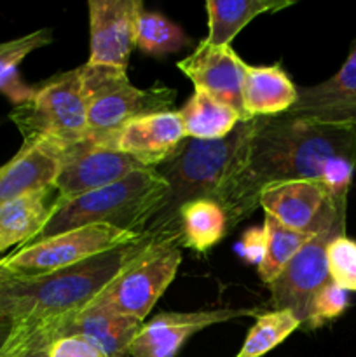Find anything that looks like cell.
<instances>
[{
  "label": "cell",
  "instance_id": "obj_13",
  "mask_svg": "<svg viewBox=\"0 0 356 357\" xmlns=\"http://www.w3.org/2000/svg\"><path fill=\"white\" fill-rule=\"evenodd\" d=\"M260 309H215L199 312H164L143 324L129 347V357H175L185 342L205 328L241 317H258Z\"/></svg>",
  "mask_w": 356,
  "mask_h": 357
},
{
  "label": "cell",
  "instance_id": "obj_18",
  "mask_svg": "<svg viewBox=\"0 0 356 357\" xmlns=\"http://www.w3.org/2000/svg\"><path fill=\"white\" fill-rule=\"evenodd\" d=\"M286 114L356 124V40L337 73L316 86L299 89V100Z\"/></svg>",
  "mask_w": 356,
  "mask_h": 357
},
{
  "label": "cell",
  "instance_id": "obj_5",
  "mask_svg": "<svg viewBox=\"0 0 356 357\" xmlns=\"http://www.w3.org/2000/svg\"><path fill=\"white\" fill-rule=\"evenodd\" d=\"M89 93L82 66L59 73L34 91L30 100L9 114L23 143L47 142L68 150L87 136Z\"/></svg>",
  "mask_w": 356,
  "mask_h": 357
},
{
  "label": "cell",
  "instance_id": "obj_24",
  "mask_svg": "<svg viewBox=\"0 0 356 357\" xmlns=\"http://www.w3.org/2000/svg\"><path fill=\"white\" fill-rule=\"evenodd\" d=\"M52 42V33L49 28L31 31L24 37L14 38L9 42H0V93L6 94L14 107L30 100L34 94V87L24 86L20 79V63L30 52L49 45Z\"/></svg>",
  "mask_w": 356,
  "mask_h": 357
},
{
  "label": "cell",
  "instance_id": "obj_10",
  "mask_svg": "<svg viewBox=\"0 0 356 357\" xmlns=\"http://www.w3.org/2000/svg\"><path fill=\"white\" fill-rule=\"evenodd\" d=\"M346 234V218L337 220L313 234L290 260L285 271L267 286L271 291V305L274 310H292L300 323H306L307 305L314 293L330 281L327 265V248L332 239Z\"/></svg>",
  "mask_w": 356,
  "mask_h": 357
},
{
  "label": "cell",
  "instance_id": "obj_7",
  "mask_svg": "<svg viewBox=\"0 0 356 357\" xmlns=\"http://www.w3.org/2000/svg\"><path fill=\"white\" fill-rule=\"evenodd\" d=\"M142 236L117 229L107 223H96L82 229L58 234L30 246L17 248L2 258V265L17 278H38L61 268L86 261L101 253L133 243Z\"/></svg>",
  "mask_w": 356,
  "mask_h": 357
},
{
  "label": "cell",
  "instance_id": "obj_8",
  "mask_svg": "<svg viewBox=\"0 0 356 357\" xmlns=\"http://www.w3.org/2000/svg\"><path fill=\"white\" fill-rule=\"evenodd\" d=\"M181 248V237H171L154 246L138 264L115 278L91 305L145 321L177 275Z\"/></svg>",
  "mask_w": 356,
  "mask_h": 357
},
{
  "label": "cell",
  "instance_id": "obj_14",
  "mask_svg": "<svg viewBox=\"0 0 356 357\" xmlns=\"http://www.w3.org/2000/svg\"><path fill=\"white\" fill-rule=\"evenodd\" d=\"M244 65L232 45H212L206 40L199 42L191 56L177 63L178 70L192 80L195 91L209 94L236 110L243 121H250L243 108Z\"/></svg>",
  "mask_w": 356,
  "mask_h": 357
},
{
  "label": "cell",
  "instance_id": "obj_15",
  "mask_svg": "<svg viewBox=\"0 0 356 357\" xmlns=\"http://www.w3.org/2000/svg\"><path fill=\"white\" fill-rule=\"evenodd\" d=\"M136 3L138 0H91L87 65L126 72L133 49Z\"/></svg>",
  "mask_w": 356,
  "mask_h": 357
},
{
  "label": "cell",
  "instance_id": "obj_34",
  "mask_svg": "<svg viewBox=\"0 0 356 357\" xmlns=\"http://www.w3.org/2000/svg\"><path fill=\"white\" fill-rule=\"evenodd\" d=\"M16 279H20L17 278L16 274H14V272H10L9 268H6L2 265V261H0V286H3V284H7V282H13V281H16Z\"/></svg>",
  "mask_w": 356,
  "mask_h": 357
},
{
  "label": "cell",
  "instance_id": "obj_6",
  "mask_svg": "<svg viewBox=\"0 0 356 357\" xmlns=\"http://www.w3.org/2000/svg\"><path fill=\"white\" fill-rule=\"evenodd\" d=\"M89 93L87 136L108 135L136 117L170 110L177 91L164 86L138 89L122 70L82 65ZM86 136V138H87Z\"/></svg>",
  "mask_w": 356,
  "mask_h": 357
},
{
  "label": "cell",
  "instance_id": "obj_31",
  "mask_svg": "<svg viewBox=\"0 0 356 357\" xmlns=\"http://www.w3.org/2000/svg\"><path fill=\"white\" fill-rule=\"evenodd\" d=\"M49 357H107L80 337H59L49 347Z\"/></svg>",
  "mask_w": 356,
  "mask_h": 357
},
{
  "label": "cell",
  "instance_id": "obj_32",
  "mask_svg": "<svg viewBox=\"0 0 356 357\" xmlns=\"http://www.w3.org/2000/svg\"><path fill=\"white\" fill-rule=\"evenodd\" d=\"M265 248H267V236H265L264 227L260 229H250L244 232L243 239L239 243V255L244 261L250 265H260L265 257Z\"/></svg>",
  "mask_w": 356,
  "mask_h": 357
},
{
  "label": "cell",
  "instance_id": "obj_2",
  "mask_svg": "<svg viewBox=\"0 0 356 357\" xmlns=\"http://www.w3.org/2000/svg\"><path fill=\"white\" fill-rule=\"evenodd\" d=\"M166 239L143 236L86 261L0 286V303L13 321H54L86 309L115 278Z\"/></svg>",
  "mask_w": 356,
  "mask_h": 357
},
{
  "label": "cell",
  "instance_id": "obj_23",
  "mask_svg": "<svg viewBox=\"0 0 356 357\" xmlns=\"http://www.w3.org/2000/svg\"><path fill=\"white\" fill-rule=\"evenodd\" d=\"M225 232V213L213 199H199L181 208L180 236L184 248L195 253H206L223 239Z\"/></svg>",
  "mask_w": 356,
  "mask_h": 357
},
{
  "label": "cell",
  "instance_id": "obj_4",
  "mask_svg": "<svg viewBox=\"0 0 356 357\" xmlns=\"http://www.w3.org/2000/svg\"><path fill=\"white\" fill-rule=\"evenodd\" d=\"M166 192V181L156 167H140L117 183L79 195L61 204L54 202L44 229L27 246L96 223H107L142 236L140 232L143 225Z\"/></svg>",
  "mask_w": 356,
  "mask_h": 357
},
{
  "label": "cell",
  "instance_id": "obj_27",
  "mask_svg": "<svg viewBox=\"0 0 356 357\" xmlns=\"http://www.w3.org/2000/svg\"><path fill=\"white\" fill-rule=\"evenodd\" d=\"M300 326L302 323L292 310L278 309L260 314L236 357H264Z\"/></svg>",
  "mask_w": 356,
  "mask_h": 357
},
{
  "label": "cell",
  "instance_id": "obj_12",
  "mask_svg": "<svg viewBox=\"0 0 356 357\" xmlns=\"http://www.w3.org/2000/svg\"><path fill=\"white\" fill-rule=\"evenodd\" d=\"M140 167L143 166L131 157L84 139L66 150L61 171L54 181V202L61 204L79 195L117 183Z\"/></svg>",
  "mask_w": 356,
  "mask_h": 357
},
{
  "label": "cell",
  "instance_id": "obj_21",
  "mask_svg": "<svg viewBox=\"0 0 356 357\" xmlns=\"http://www.w3.org/2000/svg\"><path fill=\"white\" fill-rule=\"evenodd\" d=\"M293 0H208V37L212 45H230L232 38L257 16L278 13L293 6Z\"/></svg>",
  "mask_w": 356,
  "mask_h": 357
},
{
  "label": "cell",
  "instance_id": "obj_29",
  "mask_svg": "<svg viewBox=\"0 0 356 357\" xmlns=\"http://www.w3.org/2000/svg\"><path fill=\"white\" fill-rule=\"evenodd\" d=\"M327 265L330 281L346 291H356V241L337 236L327 248Z\"/></svg>",
  "mask_w": 356,
  "mask_h": 357
},
{
  "label": "cell",
  "instance_id": "obj_9",
  "mask_svg": "<svg viewBox=\"0 0 356 357\" xmlns=\"http://www.w3.org/2000/svg\"><path fill=\"white\" fill-rule=\"evenodd\" d=\"M258 208L293 232L313 234L346 218L348 199H335L318 181H286L265 188Z\"/></svg>",
  "mask_w": 356,
  "mask_h": 357
},
{
  "label": "cell",
  "instance_id": "obj_26",
  "mask_svg": "<svg viewBox=\"0 0 356 357\" xmlns=\"http://www.w3.org/2000/svg\"><path fill=\"white\" fill-rule=\"evenodd\" d=\"M264 230L265 236H267V248H265L264 260L260 261L257 268L262 282L269 286L278 279V275L285 271L290 260L299 253L300 248L307 243L311 236L293 232L269 215H265Z\"/></svg>",
  "mask_w": 356,
  "mask_h": 357
},
{
  "label": "cell",
  "instance_id": "obj_16",
  "mask_svg": "<svg viewBox=\"0 0 356 357\" xmlns=\"http://www.w3.org/2000/svg\"><path fill=\"white\" fill-rule=\"evenodd\" d=\"M66 150L47 142L23 143L20 152L0 167V204L38 192L54 190Z\"/></svg>",
  "mask_w": 356,
  "mask_h": 357
},
{
  "label": "cell",
  "instance_id": "obj_33",
  "mask_svg": "<svg viewBox=\"0 0 356 357\" xmlns=\"http://www.w3.org/2000/svg\"><path fill=\"white\" fill-rule=\"evenodd\" d=\"M10 328H13V319L9 316H0V347L6 342V338L9 337Z\"/></svg>",
  "mask_w": 356,
  "mask_h": 357
},
{
  "label": "cell",
  "instance_id": "obj_30",
  "mask_svg": "<svg viewBox=\"0 0 356 357\" xmlns=\"http://www.w3.org/2000/svg\"><path fill=\"white\" fill-rule=\"evenodd\" d=\"M348 302V291L335 284V282L328 281L311 298L304 324L311 330H316V328L323 326L328 321L337 319L344 314Z\"/></svg>",
  "mask_w": 356,
  "mask_h": 357
},
{
  "label": "cell",
  "instance_id": "obj_1",
  "mask_svg": "<svg viewBox=\"0 0 356 357\" xmlns=\"http://www.w3.org/2000/svg\"><path fill=\"white\" fill-rule=\"evenodd\" d=\"M356 169V124L302 115L258 117L239 162L213 201L222 206L227 232L258 208L265 188L286 181H318L332 197L348 199Z\"/></svg>",
  "mask_w": 356,
  "mask_h": 357
},
{
  "label": "cell",
  "instance_id": "obj_22",
  "mask_svg": "<svg viewBox=\"0 0 356 357\" xmlns=\"http://www.w3.org/2000/svg\"><path fill=\"white\" fill-rule=\"evenodd\" d=\"M178 115L184 122L185 136L198 142L223 139L243 121L236 110L201 91H194Z\"/></svg>",
  "mask_w": 356,
  "mask_h": 357
},
{
  "label": "cell",
  "instance_id": "obj_25",
  "mask_svg": "<svg viewBox=\"0 0 356 357\" xmlns=\"http://www.w3.org/2000/svg\"><path fill=\"white\" fill-rule=\"evenodd\" d=\"M133 45L147 54L164 56L191 45V38L178 24L164 17L163 14L147 10L138 0L133 24Z\"/></svg>",
  "mask_w": 356,
  "mask_h": 357
},
{
  "label": "cell",
  "instance_id": "obj_35",
  "mask_svg": "<svg viewBox=\"0 0 356 357\" xmlns=\"http://www.w3.org/2000/svg\"><path fill=\"white\" fill-rule=\"evenodd\" d=\"M0 316H6V314H3V310H2V303H0Z\"/></svg>",
  "mask_w": 356,
  "mask_h": 357
},
{
  "label": "cell",
  "instance_id": "obj_19",
  "mask_svg": "<svg viewBox=\"0 0 356 357\" xmlns=\"http://www.w3.org/2000/svg\"><path fill=\"white\" fill-rule=\"evenodd\" d=\"M299 89L279 65H244L243 108L248 119L279 117L293 108Z\"/></svg>",
  "mask_w": 356,
  "mask_h": 357
},
{
  "label": "cell",
  "instance_id": "obj_28",
  "mask_svg": "<svg viewBox=\"0 0 356 357\" xmlns=\"http://www.w3.org/2000/svg\"><path fill=\"white\" fill-rule=\"evenodd\" d=\"M56 338V319L13 321L9 337L0 347V357H49V347Z\"/></svg>",
  "mask_w": 356,
  "mask_h": 357
},
{
  "label": "cell",
  "instance_id": "obj_20",
  "mask_svg": "<svg viewBox=\"0 0 356 357\" xmlns=\"http://www.w3.org/2000/svg\"><path fill=\"white\" fill-rule=\"evenodd\" d=\"M52 190L24 195L0 204V253L13 246H27L47 223L56 197Z\"/></svg>",
  "mask_w": 356,
  "mask_h": 357
},
{
  "label": "cell",
  "instance_id": "obj_11",
  "mask_svg": "<svg viewBox=\"0 0 356 357\" xmlns=\"http://www.w3.org/2000/svg\"><path fill=\"white\" fill-rule=\"evenodd\" d=\"M87 142L115 150L143 167H157L170 159L187 139L178 112L166 110L142 115L126 122L117 131L101 136H87Z\"/></svg>",
  "mask_w": 356,
  "mask_h": 357
},
{
  "label": "cell",
  "instance_id": "obj_3",
  "mask_svg": "<svg viewBox=\"0 0 356 357\" xmlns=\"http://www.w3.org/2000/svg\"><path fill=\"white\" fill-rule=\"evenodd\" d=\"M257 124L258 119L241 121L229 136L216 142L185 139L170 159L156 167L166 181L168 192L152 209L140 234L156 239L181 237V208L199 199H215L239 162Z\"/></svg>",
  "mask_w": 356,
  "mask_h": 357
},
{
  "label": "cell",
  "instance_id": "obj_17",
  "mask_svg": "<svg viewBox=\"0 0 356 357\" xmlns=\"http://www.w3.org/2000/svg\"><path fill=\"white\" fill-rule=\"evenodd\" d=\"M142 328L143 321L98 305H87L79 312L56 319L58 338L80 337L107 357H129V347Z\"/></svg>",
  "mask_w": 356,
  "mask_h": 357
}]
</instances>
